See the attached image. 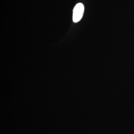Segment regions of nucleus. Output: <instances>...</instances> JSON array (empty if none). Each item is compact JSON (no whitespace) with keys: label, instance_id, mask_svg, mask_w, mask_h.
<instances>
[{"label":"nucleus","instance_id":"f257e3e1","mask_svg":"<svg viewBox=\"0 0 134 134\" xmlns=\"http://www.w3.org/2000/svg\"><path fill=\"white\" fill-rule=\"evenodd\" d=\"M84 11V7L83 4L81 3L77 4L73 10V21L74 23L79 21L83 16Z\"/></svg>","mask_w":134,"mask_h":134}]
</instances>
